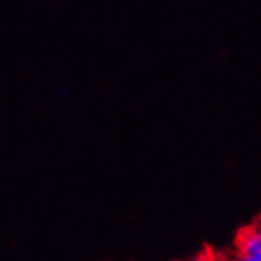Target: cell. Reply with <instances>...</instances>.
I'll use <instances>...</instances> for the list:
<instances>
[{
  "label": "cell",
  "instance_id": "1",
  "mask_svg": "<svg viewBox=\"0 0 261 261\" xmlns=\"http://www.w3.org/2000/svg\"><path fill=\"white\" fill-rule=\"evenodd\" d=\"M236 255L261 259V219L244 228L236 238Z\"/></svg>",
  "mask_w": 261,
  "mask_h": 261
},
{
  "label": "cell",
  "instance_id": "2",
  "mask_svg": "<svg viewBox=\"0 0 261 261\" xmlns=\"http://www.w3.org/2000/svg\"><path fill=\"white\" fill-rule=\"evenodd\" d=\"M223 261H261V259H255V258H249V256H242V255H236L229 259H223Z\"/></svg>",
  "mask_w": 261,
  "mask_h": 261
},
{
  "label": "cell",
  "instance_id": "3",
  "mask_svg": "<svg viewBox=\"0 0 261 261\" xmlns=\"http://www.w3.org/2000/svg\"><path fill=\"white\" fill-rule=\"evenodd\" d=\"M190 261H212V258L209 255H198V256L192 258Z\"/></svg>",
  "mask_w": 261,
  "mask_h": 261
}]
</instances>
